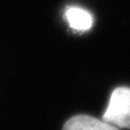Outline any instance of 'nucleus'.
<instances>
[{
	"label": "nucleus",
	"mask_w": 130,
	"mask_h": 130,
	"mask_svg": "<svg viewBox=\"0 0 130 130\" xmlns=\"http://www.w3.org/2000/svg\"><path fill=\"white\" fill-rule=\"evenodd\" d=\"M66 18L70 27L76 31H87L92 27L93 19L87 11L80 8H70L66 12Z\"/></svg>",
	"instance_id": "obj_3"
},
{
	"label": "nucleus",
	"mask_w": 130,
	"mask_h": 130,
	"mask_svg": "<svg viewBox=\"0 0 130 130\" xmlns=\"http://www.w3.org/2000/svg\"><path fill=\"white\" fill-rule=\"evenodd\" d=\"M103 121L118 128L130 129V88L120 87L113 92Z\"/></svg>",
	"instance_id": "obj_1"
},
{
	"label": "nucleus",
	"mask_w": 130,
	"mask_h": 130,
	"mask_svg": "<svg viewBox=\"0 0 130 130\" xmlns=\"http://www.w3.org/2000/svg\"><path fill=\"white\" fill-rule=\"evenodd\" d=\"M63 130H120V128L105 121L86 115H79L67 121Z\"/></svg>",
	"instance_id": "obj_2"
}]
</instances>
